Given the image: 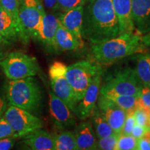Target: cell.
Returning <instances> with one entry per match:
<instances>
[{"label":"cell","instance_id":"cell-37","mask_svg":"<svg viewBox=\"0 0 150 150\" xmlns=\"http://www.w3.org/2000/svg\"><path fill=\"white\" fill-rule=\"evenodd\" d=\"M142 42L147 49H150V31L142 35Z\"/></svg>","mask_w":150,"mask_h":150},{"label":"cell","instance_id":"cell-20","mask_svg":"<svg viewBox=\"0 0 150 150\" xmlns=\"http://www.w3.org/2000/svg\"><path fill=\"white\" fill-rule=\"evenodd\" d=\"M56 51H72L83 47V45L62 25L59 21L55 35Z\"/></svg>","mask_w":150,"mask_h":150},{"label":"cell","instance_id":"cell-40","mask_svg":"<svg viewBox=\"0 0 150 150\" xmlns=\"http://www.w3.org/2000/svg\"><path fill=\"white\" fill-rule=\"evenodd\" d=\"M4 56H5V54H4V53L3 50H1V49H0V61H1V60L4 57Z\"/></svg>","mask_w":150,"mask_h":150},{"label":"cell","instance_id":"cell-24","mask_svg":"<svg viewBox=\"0 0 150 150\" xmlns=\"http://www.w3.org/2000/svg\"><path fill=\"white\" fill-rule=\"evenodd\" d=\"M105 97L110 99L117 106L126 111L127 113L130 112H134L136 109L138 97L134 96V95H111Z\"/></svg>","mask_w":150,"mask_h":150},{"label":"cell","instance_id":"cell-16","mask_svg":"<svg viewBox=\"0 0 150 150\" xmlns=\"http://www.w3.org/2000/svg\"><path fill=\"white\" fill-rule=\"evenodd\" d=\"M0 33L10 42L20 41L24 44H27L29 41L27 35L1 8H0Z\"/></svg>","mask_w":150,"mask_h":150},{"label":"cell","instance_id":"cell-36","mask_svg":"<svg viewBox=\"0 0 150 150\" xmlns=\"http://www.w3.org/2000/svg\"><path fill=\"white\" fill-rule=\"evenodd\" d=\"M146 131H147V129H146L145 127L140 126V125L136 123L135 124L134 128H133L132 131H131V135L138 140V138H141V137L143 136V134H145Z\"/></svg>","mask_w":150,"mask_h":150},{"label":"cell","instance_id":"cell-12","mask_svg":"<svg viewBox=\"0 0 150 150\" xmlns=\"http://www.w3.org/2000/svg\"><path fill=\"white\" fill-rule=\"evenodd\" d=\"M101 75L98 74L93 79L86 90L83 98L78 102L76 115L81 120L90 117L96 107V102L99 95L101 86Z\"/></svg>","mask_w":150,"mask_h":150},{"label":"cell","instance_id":"cell-25","mask_svg":"<svg viewBox=\"0 0 150 150\" xmlns=\"http://www.w3.org/2000/svg\"><path fill=\"white\" fill-rule=\"evenodd\" d=\"M0 6L1 8L12 18L18 27L26 34L20 20V2L18 0H0Z\"/></svg>","mask_w":150,"mask_h":150},{"label":"cell","instance_id":"cell-3","mask_svg":"<svg viewBox=\"0 0 150 150\" xmlns=\"http://www.w3.org/2000/svg\"><path fill=\"white\" fill-rule=\"evenodd\" d=\"M5 93L9 104L31 113L37 112L42 104V88L33 76L9 80L6 83Z\"/></svg>","mask_w":150,"mask_h":150},{"label":"cell","instance_id":"cell-10","mask_svg":"<svg viewBox=\"0 0 150 150\" xmlns=\"http://www.w3.org/2000/svg\"><path fill=\"white\" fill-rule=\"evenodd\" d=\"M49 106L52 120L54 126L60 130H67L76 125L74 115L68 106L53 92L49 93Z\"/></svg>","mask_w":150,"mask_h":150},{"label":"cell","instance_id":"cell-6","mask_svg":"<svg viewBox=\"0 0 150 150\" xmlns=\"http://www.w3.org/2000/svg\"><path fill=\"white\" fill-rule=\"evenodd\" d=\"M0 67L8 80H18L33 76L40 70L36 59L20 51L4 56L0 61Z\"/></svg>","mask_w":150,"mask_h":150},{"label":"cell","instance_id":"cell-28","mask_svg":"<svg viewBox=\"0 0 150 150\" xmlns=\"http://www.w3.org/2000/svg\"><path fill=\"white\" fill-rule=\"evenodd\" d=\"M120 134L114 133L113 134L104 138H99L97 141L98 149L102 150H115L116 145Z\"/></svg>","mask_w":150,"mask_h":150},{"label":"cell","instance_id":"cell-26","mask_svg":"<svg viewBox=\"0 0 150 150\" xmlns=\"http://www.w3.org/2000/svg\"><path fill=\"white\" fill-rule=\"evenodd\" d=\"M134 116L136 124L150 131V108H137Z\"/></svg>","mask_w":150,"mask_h":150},{"label":"cell","instance_id":"cell-39","mask_svg":"<svg viewBox=\"0 0 150 150\" xmlns=\"http://www.w3.org/2000/svg\"><path fill=\"white\" fill-rule=\"evenodd\" d=\"M9 43H10V42L7 40L6 39L3 35L0 33V46L4 45L9 44Z\"/></svg>","mask_w":150,"mask_h":150},{"label":"cell","instance_id":"cell-1","mask_svg":"<svg viewBox=\"0 0 150 150\" xmlns=\"http://www.w3.org/2000/svg\"><path fill=\"white\" fill-rule=\"evenodd\" d=\"M82 38L92 45L120 35L112 0H88L83 7Z\"/></svg>","mask_w":150,"mask_h":150},{"label":"cell","instance_id":"cell-30","mask_svg":"<svg viewBox=\"0 0 150 150\" xmlns=\"http://www.w3.org/2000/svg\"><path fill=\"white\" fill-rule=\"evenodd\" d=\"M139 107L150 108V86H142L137 99L136 108Z\"/></svg>","mask_w":150,"mask_h":150},{"label":"cell","instance_id":"cell-17","mask_svg":"<svg viewBox=\"0 0 150 150\" xmlns=\"http://www.w3.org/2000/svg\"><path fill=\"white\" fill-rule=\"evenodd\" d=\"M73 134L78 150L98 149L97 137L91 122L80 123L75 127Z\"/></svg>","mask_w":150,"mask_h":150},{"label":"cell","instance_id":"cell-38","mask_svg":"<svg viewBox=\"0 0 150 150\" xmlns=\"http://www.w3.org/2000/svg\"><path fill=\"white\" fill-rule=\"evenodd\" d=\"M46 8L54 10L57 0H43Z\"/></svg>","mask_w":150,"mask_h":150},{"label":"cell","instance_id":"cell-8","mask_svg":"<svg viewBox=\"0 0 150 150\" xmlns=\"http://www.w3.org/2000/svg\"><path fill=\"white\" fill-rule=\"evenodd\" d=\"M3 116L13 130L16 138H24L30 133L42 129L43 127V122L40 118L13 105H8Z\"/></svg>","mask_w":150,"mask_h":150},{"label":"cell","instance_id":"cell-23","mask_svg":"<svg viewBox=\"0 0 150 150\" xmlns=\"http://www.w3.org/2000/svg\"><path fill=\"white\" fill-rule=\"evenodd\" d=\"M54 150H78L73 131L61 130L54 135Z\"/></svg>","mask_w":150,"mask_h":150},{"label":"cell","instance_id":"cell-2","mask_svg":"<svg viewBox=\"0 0 150 150\" xmlns=\"http://www.w3.org/2000/svg\"><path fill=\"white\" fill-rule=\"evenodd\" d=\"M138 31L123 33L104 42L93 44L91 53L95 61L101 64H110L137 53H146L147 48Z\"/></svg>","mask_w":150,"mask_h":150},{"label":"cell","instance_id":"cell-33","mask_svg":"<svg viewBox=\"0 0 150 150\" xmlns=\"http://www.w3.org/2000/svg\"><path fill=\"white\" fill-rule=\"evenodd\" d=\"M136 150H150V131L147 130L137 142Z\"/></svg>","mask_w":150,"mask_h":150},{"label":"cell","instance_id":"cell-22","mask_svg":"<svg viewBox=\"0 0 150 150\" xmlns=\"http://www.w3.org/2000/svg\"><path fill=\"white\" fill-rule=\"evenodd\" d=\"M135 70L142 86H150V54L142 53L137 57Z\"/></svg>","mask_w":150,"mask_h":150},{"label":"cell","instance_id":"cell-5","mask_svg":"<svg viewBox=\"0 0 150 150\" xmlns=\"http://www.w3.org/2000/svg\"><path fill=\"white\" fill-rule=\"evenodd\" d=\"M102 73V67L96 61H80L67 66L65 75L78 102L83 98L93 79Z\"/></svg>","mask_w":150,"mask_h":150},{"label":"cell","instance_id":"cell-15","mask_svg":"<svg viewBox=\"0 0 150 150\" xmlns=\"http://www.w3.org/2000/svg\"><path fill=\"white\" fill-rule=\"evenodd\" d=\"M120 26V33H132L135 30L132 19L131 0H112Z\"/></svg>","mask_w":150,"mask_h":150},{"label":"cell","instance_id":"cell-27","mask_svg":"<svg viewBox=\"0 0 150 150\" xmlns=\"http://www.w3.org/2000/svg\"><path fill=\"white\" fill-rule=\"evenodd\" d=\"M138 140L131 135L120 134L115 150H136Z\"/></svg>","mask_w":150,"mask_h":150},{"label":"cell","instance_id":"cell-29","mask_svg":"<svg viewBox=\"0 0 150 150\" xmlns=\"http://www.w3.org/2000/svg\"><path fill=\"white\" fill-rule=\"evenodd\" d=\"M86 2V0H57L54 11L59 10L66 12L80 6H83Z\"/></svg>","mask_w":150,"mask_h":150},{"label":"cell","instance_id":"cell-11","mask_svg":"<svg viewBox=\"0 0 150 150\" xmlns=\"http://www.w3.org/2000/svg\"><path fill=\"white\" fill-rule=\"evenodd\" d=\"M97 107L104 115L112 130L116 134H121L127 112L117 106L110 99L99 94L97 99Z\"/></svg>","mask_w":150,"mask_h":150},{"label":"cell","instance_id":"cell-21","mask_svg":"<svg viewBox=\"0 0 150 150\" xmlns=\"http://www.w3.org/2000/svg\"><path fill=\"white\" fill-rule=\"evenodd\" d=\"M91 117V124L93 125L97 138L99 139V138L107 137L115 133L106 120L105 119L102 112L97 106L94 109Z\"/></svg>","mask_w":150,"mask_h":150},{"label":"cell","instance_id":"cell-14","mask_svg":"<svg viewBox=\"0 0 150 150\" xmlns=\"http://www.w3.org/2000/svg\"><path fill=\"white\" fill-rule=\"evenodd\" d=\"M83 14V6H80L64 12V13L60 16L59 20L62 25L84 45L81 34Z\"/></svg>","mask_w":150,"mask_h":150},{"label":"cell","instance_id":"cell-31","mask_svg":"<svg viewBox=\"0 0 150 150\" xmlns=\"http://www.w3.org/2000/svg\"><path fill=\"white\" fill-rule=\"evenodd\" d=\"M8 137H14V131L8 121L2 116L0 117V138Z\"/></svg>","mask_w":150,"mask_h":150},{"label":"cell","instance_id":"cell-13","mask_svg":"<svg viewBox=\"0 0 150 150\" xmlns=\"http://www.w3.org/2000/svg\"><path fill=\"white\" fill-rule=\"evenodd\" d=\"M135 30L144 35L150 31V0H131Z\"/></svg>","mask_w":150,"mask_h":150},{"label":"cell","instance_id":"cell-34","mask_svg":"<svg viewBox=\"0 0 150 150\" xmlns=\"http://www.w3.org/2000/svg\"><path fill=\"white\" fill-rule=\"evenodd\" d=\"M16 138L8 137V138H0V150H9L13 147L16 142Z\"/></svg>","mask_w":150,"mask_h":150},{"label":"cell","instance_id":"cell-7","mask_svg":"<svg viewBox=\"0 0 150 150\" xmlns=\"http://www.w3.org/2000/svg\"><path fill=\"white\" fill-rule=\"evenodd\" d=\"M66 68L67 65L62 62H54L49 68V76L52 92L63 100L76 115L78 102L72 86L67 79Z\"/></svg>","mask_w":150,"mask_h":150},{"label":"cell","instance_id":"cell-35","mask_svg":"<svg viewBox=\"0 0 150 150\" xmlns=\"http://www.w3.org/2000/svg\"><path fill=\"white\" fill-rule=\"evenodd\" d=\"M9 105L5 92L0 91V117H2Z\"/></svg>","mask_w":150,"mask_h":150},{"label":"cell","instance_id":"cell-9","mask_svg":"<svg viewBox=\"0 0 150 150\" xmlns=\"http://www.w3.org/2000/svg\"><path fill=\"white\" fill-rule=\"evenodd\" d=\"M45 11L39 0H23L20 4V17L26 34L39 40Z\"/></svg>","mask_w":150,"mask_h":150},{"label":"cell","instance_id":"cell-32","mask_svg":"<svg viewBox=\"0 0 150 150\" xmlns=\"http://www.w3.org/2000/svg\"><path fill=\"white\" fill-rule=\"evenodd\" d=\"M134 113V112H130L127 113L126 119H125L122 129L121 134L131 135V131H132L133 128H134L135 124H136Z\"/></svg>","mask_w":150,"mask_h":150},{"label":"cell","instance_id":"cell-18","mask_svg":"<svg viewBox=\"0 0 150 150\" xmlns=\"http://www.w3.org/2000/svg\"><path fill=\"white\" fill-rule=\"evenodd\" d=\"M23 138V143L32 150H54V135L47 131L37 129Z\"/></svg>","mask_w":150,"mask_h":150},{"label":"cell","instance_id":"cell-41","mask_svg":"<svg viewBox=\"0 0 150 150\" xmlns=\"http://www.w3.org/2000/svg\"><path fill=\"white\" fill-rule=\"evenodd\" d=\"M0 8H1V6H0Z\"/></svg>","mask_w":150,"mask_h":150},{"label":"cell","instance_id":"cell-4","mask_svg":"<svg viewBox=\"0 0 150 150\" xmlns=\"http://www.w3.org/2000/svg\"><path fill=\"white\" fill-rule=\"evenodd\" d=\"M142 84L131 67L122 69L110 75L100 86L99 94L104 96L111 95H134L138 97Z\"/></svg>","mask_w":150,"mask_h":150},{"label":"cell","instance_id":"cell-19","mask_svg":"<svg viewBox=\"0 0 150 150\" xmlns=\"http://www.w3.org/2000/svg\"><path fill=\"white\" fill-rule=\"evenodd\" d=\"M59 24V18L52 14L45 13L42 19V28L39 38V41L42 42L47 47L55 51H56L55 35Z\"/></svg>","mask_w":150,"mask_h":150}]
</instances>
